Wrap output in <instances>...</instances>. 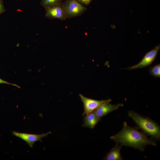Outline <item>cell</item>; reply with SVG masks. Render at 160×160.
<instances>
[{
    "instance_id": "cell-2",
    "label": "cell",
    "mask_w": 160,
    "mask_h": 160,
    "mask_svg": "<svg viewBox=\"0 0 160 160\" xmlns=\"http://www.w3.org/2000/svg\"><path fill=\"white\" fill-rule=\"evenodd\" d=\"M128 116L136 123L138 129L155 140L160 139V127L154 121L148 117L139 114L133 111L128 112Z\"/></svg>"
},
{
    "instance_id": "cell-5",
    "label": "cell",
    "mask_w": 160,
    "mask_h": 160,
    "mask_svg": "<svg viewBox=\"0 0 160 160\" xmlns=\"http://www.w3.org/2000/svg\"><path fill=\"white\" fill-rule=\"evenodd\" d=\"M160 49V44L157 45L153 49L146 54L139 63L126 69L132 70L142 68L151 65L155 60Z\"/></svg>"
},
{
    "instance_id": "cell-13",
    "label": "cell",
    "mask_w": 160,
    "mask_h": 160,
    "mask_svg": "<svg viewBox=\"0 0 160 160\" xmlns=\"http://www.w3.org/2000/svg\"><path fill=\"white\" fill-rule=\"evenodd\" d=\"M92 0H77L80 3L86 6L88 5Z\"/></svg>"
},
{
    "instance_id": "cell-3",
    "label": "cell",
    "mask_w": 160,
    "mask_h": 160,
    "mask_svg": "<svg viewBox=\"0 0 160 160\" xmlns=\"http://www.w3.org/2000/svg\"><path fill=\"white\" fill-rule=\"evenodd\" d=\"M62 4L66 13L67 18L81 15L87 10V8L77 0H65Z\"/></svg>"
},
{
    "instance_id": "cell-1",
    "label": "cell",
    "mask_w": 160,
    "mask_h": 160,
    "mask_svg": "<svg viewBox=\"0 0 160 160\" xmlns=\"http://www.w3.org/2000/svg\"><path fill=\"white\" fill-rule=\"evenodd\" d=\"M136 126L131 127L126 121L123 124L121 130L116 134L110 137L111 140L118 143L121 146L134 148L143 151L146 146L151 145L156 146V140L150 138L142 132H140Z\"/></svg>"
},
{
    "instance_id": "cell-12",
    "label": "cell",
    "mask_w": 160,
    "mask_h": 160,
    "mask_svg": "<svg viewBox=\"0 0 160 160\" xmlns=\"http://www.w3.org/2000/svg\"><path fill=\"white\" fill-rule=\"evenodd\" d=\"M149 72L155 78L160 77V64H158L150 68Z\"/></svg>"
},
{
    "instance_id": "cell-6",
    "label": "cell",
    "mask_w": 160,
    "mask_h": 160,
    "mask_svg": "<svg viewBox=\"0 0 160 160\" xmlns=\"http://www.w3.org/2000/svg\"><path fill=\"white\" fill-rule=\"evenodd\" d=\"M45 9V16L47 18L56 19L61 20H64L67 19L66 14L62 3Z\"/></svg>"
},
{
    "instance_id": "cell-8",
    "label": "cell",
    "mask_w": 160,
    "mask_h": 160,
    "mask_svg": "<svg viewBox=\"0 0 160 160\" xmlns=\"http://www.w3.org/2000/svg\"><path fill=\"white\" fill-rule=\"evenodd\" d=\"M123 105L122 103H119L116 104H111L109 103L103 105L94 112L97 116L100 119L108 113L118 109L120 106Z\"/></svg>"
},
{
    "instance_id": "cell-9",
    "label": "cell",
    "mask_w": 160,
    "mask_h": 160,
    "mask_svg": "<svg viewBox=\"0 0 160 160\" xmlns=\"http://www.w3.org/2000/svg\"><path fill=\"white\" fill-rule=\"evenodd\" d=\"M121 146L118 143H116L115 146L112 148L103 158L104 160H122L120 151Z\"/></svg>"
},
{
    "instance_id": "cell-11",
    "label": "cell",
    "mask_w": 160,
    "mask_h": 160,
    "mask_svg": "<svg viewBox=\"0 0 160 160\" xmlns=\"http://www.w3.org/2000/svg\"><path fill=\"white\" fill-rule=\"evenodd\" d=\"M63 0H41V5L45 9L51 7L56 4L62 3Z\"/></svg>"
},
{
    "instance_id": "cell-7",
    "label": "cell",
    "mask_w": 160,
    "mask_h": 160,
    "mask_svg": "<svg viewBox=\"0 0 160 160\" xmlns=\"http://www.w3.org/2000/svg\"><path fill=\"white\" fill-rule=\"evenodd\" d=\"M51 132L49 131L45 133L41 134H33L21 133L13 131L12 134L14 136L18 137L25 141L29 147L33 148V145L35 142L38 141H41V139L44 137L47 136L50 134Z\"/></svg>"
},
{
    "instance_id": "cell-15",
    "label": "cell",
    "mask_w": 160,
    "mask_h": 160,
    "mask_svg": "<svg viewBox=\"0 0 160 160\" xmlns=\"http://www.w3.org/2000/svg\"><path fill=\"white\" fill-rule=\"evenodd\" d=\"M5 11L3 1L2 0H0V15L3 13Z\"/></svg>"
},
{
    "instance_id": "cell-14",
    "label": "cell",
    "mask_w": 160,
    "mask_h": 160,
    "mask_svg": "<svg viewBox=\"0 0 160 160\" xmlns=\"http://www.w3.org/2000/svg\"><path fill=\"white\" fill-rule=\"evenodd\" d=\"M0 84H10L12 85H13L15 86H16L17 87H18V88H20V87L18 86V85H17L16 84H14L12 83H10L6 81H4L1 79L0 78Z\"/></svg>"
},
{
    "instance_id": "cell-4",
    "label": "cell",
    "mask_w": 160,
    "mask_h": 160,
    "mask_svg": "<svg viewBox=\"0 0 160 160\" xmlns=\"http://www.w3.org/2000/svg\"><path fill=\"white\" fill-rule=\"evenodd\" d=\"M79 96L84 105V111L82 113L83 116H86L94 111L101 105L110 103L112 101L111 99L100 100H94L87 98L81 94H79Z\"/></svg>"
},
{
    "instance_id": "cell-10",
    "label": "cell",
    "mask_w": 160,
    "mask_h": 160,
    "mask_svg": "<svg viewBox=\"0 0 160 160\" xmlns=\"http://www.w3.org/2000/svg\"><path fill=\"white\" fill-rule=\"evenodd\" d=\"M100 120L94 111L86 116L84 118L82 126L91 129L93 128Z\"/></svg>"
}]
</instances>
